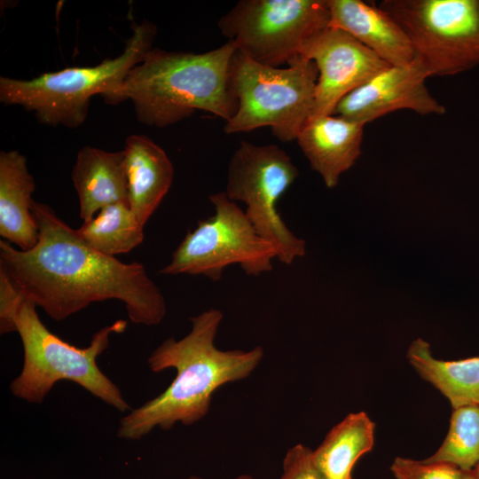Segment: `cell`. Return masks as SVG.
Listing matches in <instances>:
<instances>
[{"mask_svg":"<svg viewBox=\"0 0 479 479\" xmlns=\"http://www.w3.org/2000/svg\"><path fill=\"white\" fill-rule=\"evenodd\" d=\"M31 211L39 232L34 247L20 250L0 240V267L27 300L57 321L110 299L125 304L134 324L162 321L165 298L142 263L95 250L44 203L33 200Z\"/></svg>","mask_w":479,"mask_h":479,"instance_id":"obj_1","label":"cell"},{"mask_svg":"<svg viewBox=\"0 0 479 479\" xmlns=\"http://www.w3.org/2000/svg\"><path fill=\"white\" fill-rule=\"evenodd\" d=\"M224 316L216 309L190 318L192 329L180 340L169 338L148 358L153 372L174 368L177 375L159 396L130 411L120 421L117 436L139 440L154 428L192 425L208 413L214 392L224 384L247 378L259 365L263 348L221 350L215 338Z\"/></svg>","mask_w":479,"mask_h":479,"instance_id":"obj_2","label":"cell"},{"mask_svg":"<svg viewBox=\"0 0 479 479\" xmlns=\"http://www.w3.org/2000/svg\"><path fill=\"white\" fill-rule=\"evenodd\" d=\"M236 50L231 41L203 53L153 48L129 72L114 105L130 100L137 120L158 128L177 123L197 110L227 122L237 110L231 83Z\"/></svg>","mask_w":479,"mask_h":479,"instance_id":"obj_3","label":"cell"},{"mask_svg":"<svg viewBox=\"0 0 479 479\" xmlns=\"http://www.w3.org/2000/svg\"><path fill=\"white\" fill-rule=\"evenodd\" d=\"M156 32L148 20L134 23L124 51L94 67H66L30 80L1 76L0 101L33 112L43 124L76 128L86 120L93 96L114 105L129 72L153 49Z\"/></svg>","mask_w":479,"mask_h":479,"instance_id":"obj_4","label":"cell"},{"mask_svg":"<svg viewBox=\"0 0 479 479\" xmlns=\"http://www.w3.org/2000/svg\"><path fill=\"white\" fill-rule=\"evenodd\" d=\"M36 306L25 300L16 317V332L23 346L22 370L10 384L12 394L30 404H42L53 386L67 380L120 412L130 409L119 388L99 369L97 359L112 334L123 333L127 321L118 319L95 333L90 345L78 348L51 333Z\"/></svg>","mask_w":479,"mask_h":479,"instance_id":"obj_5","label":"cell"},{"mask_svg":"<svg viewBox=\"0 0 479 479\" xmlns=\"http://www.w3.org/2000/svg\"><path fill=\"white\" fill-rule=\"evenodd\" d=\"M287 67L259 64L236 50L231 83L237 110L225 122L227 134L271 127L284 142L296 139L311 116L318 71L316 64L300 55Z\"/></svg>","mask_w":479,"mask_h":479,"instance_id":"obj_6","label":"cell"},{"mask_svg":"<svg viewBox=\"0 0 479 479\" xmlns=\"http://www.w3.org/2000/svg\"><path fill=\"white\" fill-rule=\"evenodd\" d=\"M378 6L402 27L428 76L479 65V0H384Z\"/></svg>","mask_w":479,"mask_h":479,"instance_id":"obj_7","label":"cell"},{"mask_svg":"<svg viewBox=\"0 0 479 479\" xmlns=\"http://www.w3.org/2000/svg\"><path fill=\"white\" fill-rule=\"evenodd\" d=\"M209 200L214 216L199 221L186 233L160 273L202 275L219 281L231 264H240L249 276L271 271L276 249L258 234L245 211L224 192L210 195Z\"/></svg>","mask_w":479,"mask_h":479,"instance_id":"obj_8","label":"cell"},{"mask_svg":"<svg viewBox=\"0 0 479 479\" xmlns=\"http://www.w3.org/2000/svg\"><path fill=\"white\" fill-rule=\"evenodd\" d=\"M327 0H242L217 26L238 51L262 65L279 67L329 27Z\"/></svg>","mask_w":479,"mask_h":479,"instance_id":"obj_9","label":"cell"},{"mask_svg":"<svg viewBox=\"0 0 479 479\" xmlns=\"http://www.w3.org/2000/svg\"><path fill=\"white\" fill-rule=\"evenodd\" d=\"M289 155L277 145L242 141L228 165L225 193L247 205L245 214L260 236L273 245L277 259L291 264L306 252L278 212L277 203L298 177Z\"/></svg>","mask_w":479,"mask_h":479,"instance_id":"obj_10","label":"cell"},{"mask_svg":"<svg viewBox=\"0 0 479 479\" xmlns=\"http://www.w3.org/2000/svg\"><path fill=\"white\" fill-rule=\"evenodd\" d=\"M299 55L318 71L311 116L333 114L347 94L390 66L347 32L331 27L306 42Z\"/></svg>","mask_w":479,"mask_h":479,"instance_id":"obj_11","label":"cell"},{"mask_svg":"<svg viewBox=\"0 0 479 479\" xmlns=\"http://www.w3.org/2000/svg\"><path fill=\"white\" fill-rule=\"evenodd\" d=\"M428 73L417 59L404 66H389L347 94L333 114L365 125L394 111L443 114L445 108L425 85Z\"/></svg>","mask_w":479,"mask_h":479,"instance_id":"obj_12","label":"cell"},{"mask_svg":"<svg viewBox=\"0 0 479 479\" xmlns=\"http://www.w3.org/2000/svg\"><path fill=\"white\" fill-rule=\"evenodd\" d=\"M364 124L335 114L310 117L296 140L310 167L334 188L361 153Z\"/></svg>","mask_w":479,"mask_h":479,"instance_id":"obj_13","label":"cell"},{"mask_svg":"<svg viewBox=\"0 0 479 479\" xmlns=\"http://www.w3.org/2000/svg\"><path fill=\"white\" fill-rule=\"evenodd\" d=\"M329 27L342 29L390 66L414 59L412 43L402 27L379 6L362 0H327Z\"/></svg>","mask_w":479,"mask_h":479,"instance_id":"obj_14","label":"cell"},{"mask_svg":"<svg viewBox=\"0 0 479 479\" xmlns=\"http://www.w3.org/2000/svg\"><path fill=\"white\" fill-rule=\"evenodd\" d=\"M122 152L129 206L145 227L172 185L174 166L166 152L145 135L128 137Z\"/></svg>","mask_w":479,"mask_h":479,"instance_id":"obj_15","label":"cell"},{"mask_svg":"<svg viewBox=\"0 0 479 479\" xmlns=\"http://www.w3.org/2000/svg\"><path fill=\"white\" fill-rule=\"evenodd\" d=\"M77 192L80 217L85 222L103 208L119 202L129 204L128 183L122 151L108 152L84 146L77 153L72 170Z\"/></svg>","mask_w":479,"mask_h":479,"instance_id":"obj_16","label":"cell"},{"mask_svg":"<svg viewBox=\"0 0 479 479\" xmlns=\"http://www.w3.org/2000/svg\"><path fill=\"white\" fill-rule=\"evenodd\" d=\"M35 185L27 159L18 151L0 153V235L29 250L38 241V228L31 211Z\"/></svg>","mask_w":479,"mask_h":479,"instance_id":"obj_17","label":"cell"},{"mask_svg":"<svg viewBox=\"0 0 479 479\" xmlns=\"http://www.w3.org/2000/svg\"><path fill=\"white\" fill-rule=\"evenodd\" d=\"M407 358L420 376L437 389L452 408L479 404V357L445 361L435 358L426 341L414 340Z\"/></svg>","mask_w":479,"mask_h":479,"instance_id":"obj_18","label":"cell"},{"mask_svg":"<svg viewBox=\"0 0 479 479\" xmlns=\"http://www.w3.org/2000/svg\"><path fill=\"white\" fill-rule=\"evenodd\" d=\"M374 443V423L364 412L347 415L312 451V460L326 479H352L356 464Z\"/></svg>","mask_w":479,"mask_h":479,"instance_id":"obj_19","label":"cell"},{"mask_svg":"<svg viewBox=\"0 0 479 479\" xmlns=\"http://www.w3.org/2000/svg\"><path fill=\"white\" fill-rule=\"evenodd\" d=\"M76 232L87 245L111 256L130 252L144 240V226L124 202L103 208Z\"/></svg>","mask_w":479,"mask_h":479,"instance_id":"obj_20","label":"cell"},{"mask_svg":"<svg viewBox=\"0 0 479 479\" xmlns=\"http://www.w3.org/2000/svg\"><path fill=\"white\" fill-rule=\"evenodd\" d=\"M423 461L448 463L462 471L479 464V404L453 409L448 434L439 449Z\"/></svg>","mask_w":479,"mask_h":479,"instance_id":"obj_21","label":"cell"},{"mask_svg":"<svg viewBox=\"0 0 479 479\" xmlns=\"http://www.w3.org/2000/svg\"><path fill=\"white\" fill-rule=\"evenodd\" d=\"M390 470L396 479H462L464 475V471L448 463H428L402 457L395 459Z\"/></svg>","mask_w":479,"mask_h":479,"instance_id":"obj_22","label":"cell"},{"mask_svg":"<svg viewBox=\"0 0 479 479\" xmlns=\"http://www.w3.org/2000/svg\"><path fill=\"white\" fill-rule=\"evenodd\" d=\"M26 300L20 288L0 267V333L16 332V317Z\"/></svg>","mask_w":479,"mask_h":479,"instance_id":"obj_23","label":"cell"},{"mask_svg":"<svg viewBox=\"0 0 479 479\" xmlns=\"http://www.w3.org/2000/svg\"><path fill=\"white\" fill-rule=\"evenodd\" d=\"M280 479H326L312 460V451L296 444L290 448L283 459Z\"/></svg>","mask_w":479,"mask_h":479,"instance_id":"obj_24","label":"cell"},{"mask_svg":"<svg viewBox=\"0 0 479 479\" xmlns=\"http://www.w3.org/2000/svg\"><path fill=\"white\" fill-rule=\"evenodd\" d=\"M189 479H203V478L197 475H192L189 477ZM235 479H254V478L251 475L245 474V475H238Z\"/></svg>","mask_w":479,"mask_h":479,"instance_id":"obj_25","label":"cell"},{"mask_svg":"<svg viewBox=\"0 0 479 479\" xmlns=\"http://www.w3.org/2000/svg\"><path fill=\"white\" fill-rule=\"evenodd\" d=\"M462 479H475V475L474 473V470L471 471H464L463 478Z\"/></svg>","mask_w":479,"mask_h":479,"instance_id":"obj_26","label":"cell"},{"mask_svg":"<svg viewBox=\"0 0 479 479\" xmlns=\"http://www.w3.org/2000/svg\"><path fill=\"white\" fill-rule=\"evenodd\" d=\"M474 473H475V479H479V464L474 469Z\"/></svg>","mask_w":479,"mask_h":479,"instance_id":"obj_27","label":"cell"}]
</instances>
